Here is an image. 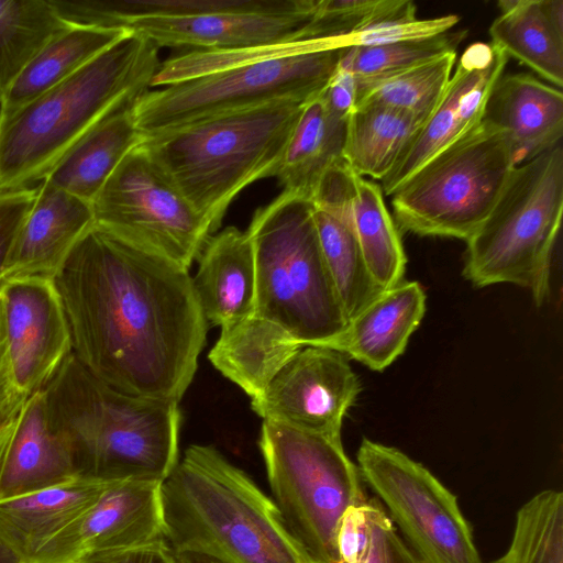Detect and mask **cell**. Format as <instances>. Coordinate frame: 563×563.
Listing matches in <instances>:
<instances>
[{
    "label": "cell",
    "instance_id": "obj_1",
    "mask_svg": "<svg viewBox=\"0 0 563 563\" xmlns=\"http://www.w3.org/2000/svg\"><path fill=\"white\" fill-rule=\"evenodd\" d=\"M73 355L115 391L179 402L208 323L189 271L93 224L54 278Z\"/></svg>",
    "mask_w": 563,
    "mask_h": 563
},
{
    "label": "cell",
    "instance_id": "obj_2",
    "mask_svg": "<svg viewBox=\"0 0 563 563\" xmlns=\"http://www.w3.org/2000/svg\"><path fill=\"white\" fill-rule=\"evenodd\" d=\"M159 48L129 31L74 75L0 112V192L42 181L103 118L150 88Z\"/></svg>",
    "mask_w": 563,
    "mask_h": 563
},
{
    "label": "cell",
    "instance_id": "obj_3",
    "mask_svg": "<svg viewBox=\"0 0 563 563\" xmlns=\"http://www.w3.org/2000/svg\"><path fill=\"white\" fill-rule=\"evenodd\" d=\"M43 391L51 427L80 475L164 482L178 463L179 402L115 391L73 354Z\"/></svg>",
    "mask_w": 563,
    "mask_h": 563
},
{
    "label": "cell",
    "instance_id": "obj_4",
    "mask_svg": "<svg viewBox=\"0 0 563 563\" xmlns=\"http://www.w3.org/2000/svg\"><path fill=\"white\" fill-rule=\"evenodd\" d=\"M165 539L224 563H310L274 504L211 445L186 449L162 484Z\"/></svg>",
    "mask_w": 563,
    "mask_h": 563
},
{
    "label": "cell",
    "instance_id": "obj_5",
    "mask_svg": "<svg viewBox=\"0 0 563 563\" xmlns=\"http://www.w3.org/2000/svg\"><path fill=\"white\" fill-rule=\"evenodd\" d=\"M305 102L280 99L202 118L144 136L141 146L214 232L243 189L275 176Z\"/></svg>",
    "mask_w": 563,
    "mask_h": 563
},
{
    "label": "cell",
    "instance_id": "obj_6",
    "mask_svg": "<svg viewBox=\"0 0 563 563\" xmlns=\"http://www.w3.org/2000/svg\"><path fill=\"white\" fill-rule=\"evenodd\" d=\"M256 272L255 313L301 345L327 346L347 320L328 272L311 201L283 191L246 230Z\"/></svg>",
    "mask_w": 563,
    "mask_h": 563
},
{
    "label": "cell",
    "instance_id": "obj_7",
    "mask_svg": "<svg viewBox=\"0 0 563 563\" xmlns=\"http://www.w3.org/2000/svg\"><path fill=\"white\" fill-rule=\"evenodd\" d=\"M562 214L561 142L515 167L493 210L466 241L464 278L475 287H522L542 305L550 294Z\"/></svg>",
    "mask_w": 563,
    "mask_h": 563
},
{
    "label": "cell",
    "instance_id": "obj_8",
    "mask_svg": "<svg viewBox=\"0 0 563 563\" xmlns=\"http://www.w3.org/2000/svg\"><path fill=\"white\" fill-rule=\"evenodd\" d=\"M260 449L272 499L310 563H342L336 533L347 508L367 503L357 464L341 437L263 420Z\"/></svg>",
    "mask_w": 563,
    "mask_h": 563
},
{
    "label": "cell",
    "instance_id": "obj_9",
    "mask_svg": "<svg viewBox=\"0 0 563 563\" xmlns=\"http://www.w3.org/2000/svg\"><path fill=\"white\" fill-rule=\"evenodd\" d=\"M516 166L507 134L483 119L390 195L394 220L410 233L466 242L493 210Z\"/></svg>",
    "mask_w": 563,
    "mask_h": 563
},
{
    "label": "cell",
    "instance_id": "obj_10",
    "mask_svg": "<svg viewBox=\"0 0 563 563\" xmlns=\"http://www.w3.org/2000/svg\"><path fill=\"white\" fill-rule=\"evenodd\" d=\"M342 49L340 41L323 40L303 49L147 90L133 104L137 128L150 136L275 100L308 101L320 95L335 73Z\"/></svg>",
    "mask_w": 563,
    "mask_h": 563
},
{
    "label": "cell",
    "instance_id": "obj_11",
    "mask_svg": "<svg viewBox=\"0 0 563 563\" xmlns=\"http://www.w3.org/2000/svg\"><path fill=\"white\" fill-rule=\"evenodd\" d=\"M95 224L189 271L213 233L141 144L91 203Z\"/></svg>",
    "mask_w": 563,
    "mask_h": 563
},
{
    "label": "cell",
    "instance_id": "obj_12",
    "mask_svg": "<svg viewBox=\"0 0 563 563\" xmlns=\"http://www.w3.org/2000/svg\"><path fill=\"white\" fill-rule=\"evenodd\" d=\"M356 460L364 483L422 563H483L457 497L426 466L366 438Z\"/></svg>",
    "mask_w": 563,
    "mask_h": 563
},
{
    "label": "cell",
    "instance_id": "obj_13",
    "mask_svg": "<svg viewBox=\"0 0 563 563\" xmlns=\"http://www.w3.org/2000/svg\"><path fill=\"white\" fill-rule=\"evenodd\" d=\"M361 390L349 358L330 347L303 345L251 407L263 420L341 437L343 419Z\"/></svg>",
    "mask_w": 563,
    "mask_h": 563
},
{
    "label": "cell",
    "instance_id": "obj_14",
    "mask_svg": "<svg viewBox=\"0 0 563 563\" xmlns=\"http://www.w3.org/2000/svg\"><path fill=\"white\" fill-rule=\"evenodd\" d=\"M0 302L18 390H43L73 354L70 332L54 279L0 280Z\"/></svg>",
    "mask_w": 563,
    "mask_h": 563
},
{
    "label": "cell",
    "instance_id": "obj_15",
    "mask_svg": "<svg viewBox=\"0 0 563 563\" xmlns=\"http://www.w3.org/2000/svg\"><path fill=\"white\" fill-rule=\"evenodd\" d=\"M162 484L112 482L93 506L41 548L32 563H79L89 554L165 538Z\"/></svg>",
    "mask_w": 563,
    "mask_h": 563
},
{
    "label": "cell",
    "instance_id": "obj_16",
    "mask_svg": "<svg viewBox=\"0 0 563 563\" xmlns=\"http://www.w3.org/2000/svg\"><path fill=\"white\" fill-rule=\"evenodd\" d=\"M317 0H256L247 8L175 19H139L125 29L158 48L236 49L301 41Z\"/></svg>",
    "mask_w": 563,
    "mask_h": 563
},
{
    "label": "cell",
    "instance_id": "obj_17",
    "mask_svg": "<svg viewBox=\"0 0 563 563\" xmlns=\"http://www.w3.org/2000/svg\"><path fill=\"white\" fill-rule=\"evenodd\" d=\"M508 59V55L492 43L476 42L464 49L438 106L380 181L384 195L390 196L433 155L481 124L489 96Z\"/></svg>",
    "mask_w": 563,
    "mask_h": 563
},
{
    "label": "cell",
    "instance_id": "obj_18",
    "mask_svg": "<svg viewBox=\"0 0 563 563\" xmlns=\"http://www.w3.org/2000/svg\"><path fill=\"white\" fill-rule=\"evenodd\" d=\"M311 202L347 222L382 291L402 282L407 256L380 185L358 175L342 159L323 176Z\"/></svg>",
    "mask_w": 563,
    "mask_h": 563
},
{
    "label": "cell",
    "instance_id": "obj_19",
    "mask_svg": "<svg viewBox=\"0 0 563 563\" xmlns=\"http://www.w3.org/2000/svg\"><path fill=\"white\" fill-rule=\"evenodd\" d=\"M80 475L48 421L43 390L0 415V500Z\"/></svg>",
    "mask_w": 563,
    "mask_h": 563
},
{
    "label": "cell",
    "instance_id": "obj_20",
    "mask_svg": "<svg viewBox=\"0 0 563 563\" xmlns=\"http://www.w3.org/2000/svg\"><path fill=\"white\" fill-rule=\"evenodd\" d=\"M95 224L92 206L43 179L7 257L0 280L54 279L69 254Z\"/></svg>",
    "mask_w": 563,
    "mask_h": 563
},
{
    "label": "cell",
    "instance_id": "obj_21",
    "mask_svg": "<svg viewBox=\"0 0 563 563\" xmlns=\"http://www.w3.org/2000/svg\"><path fill=\"white\" fill-rule=\"evenodd\" d=\"M111 483L78 475L0 500V550L19 563H32L41 548L93 506Z\"/></svg>",
    "mask_w": 563,
    "mask_h": 563
},
{
    "label": "cell",
    "instance_id": "obj_22",
    "mask_svg": "<svg viewBox=\"0 0 563 563\" xmlns=\"http://www.w3.org/2000/svg\"><path fill=\"white\" fill-rule=\"evenodd\" d=\"M426 299L418 282H401L364 306L325 347L380 372L406 350L424 316Z\"/></svg>",
    "mask_w": 563,
    "mask_h": 563
},
{
    "label": "cell",
    "instance_id": "obj_23",
    "mask_svg": "<svg viewBox=\"0 0 563 563\" xmlns=\"http://www.w3.org/2000/svg\"><path fill=\"white\" fill-rule=\"evenodd\" d=\"M484 119L507 134L518 166L562 142L563 95L530 74L503 75Z\"/></svg>",
    "mask_w": 563,
    "mask_h": 563
},
{
    "label": "cell",
    "instance_id": "obj_24",
    "mask_svg": "<svg viewBox=\"0 0 563 563\" xmlns=\"http://www.w3.org/2000/svg\"><path fill=\"white\" fill-rule=\"evenodd\" d=\"M198 260L191 280L207 323L223 327L255 311V258L247 231L228 227L210 236Z\"/></svg>",
    "mask_w": 563,
    "mask_h": 563
},
{
    "label": "cell",
    "instance_id": "obj_25",
    "mask_svg": "<svg viewBox=\"0 0 563 563\" xmlns=\"http://www.w3.org/2000/svg\"><path fill=\"white\" fill-rule=\"evenodd\" d=\"M302 346L282 328L253 312L221 327L208 358L253 399Z\"/></svg>",
    "mask_w": 563,
    "mask_h": 563
},
{
    "label": "cell",
    "instance_id": "obj_26",
    "mask_svg": "<svg viewBox=\"0 0 563 563\" xmlns=\"http://www.w3.org/2000/svg\"><path fill=\"white\" fill-rule=\"evenodd\" d=\"M134 101L123 103L103 118L64 155L44 179L92 203L123 158L144 140L136 124Z\"/></svg>",
    "mask_w": 563,
    "mask_h": 563
},
{
    "label": "cell",
    "instance_id": "obj_27",
    "mask_svg": "<svg viewBox=\"0 0 563 563\" xmlns=\"http://www.w3.org/2000/svg\"><path fill=\"white\" fill-rule=\"evenodd\" d=\"M128 33L125 29L69 24L38 49L0 95V112L13 111L64 81Z\"/></svg>",
    "mask_w": 563,
    "mask_h": 563
},
{
    "label": "cell",
    "instance_id": "obj_28",
    "mask_svg": "<svg viewBox=\"0 0 563 563\" xmlns=\"http://www.w3.org/2000/svg\"><path fill=\"white\" fill-rule=\"evenodd\" d=\"M346 121L319 96L303 103L274 176L284 191L312 200L323 176L343 159Z\"/></svg>",
    "mask_w": 563,
    "mask_h": 563
},
{
    "label": "cell",
    "instance_id": "obj_29",
    "mask_svg": "<svg viewBox=\"0 0 563 563\" xmlns=\"http://www.w3.org/2000/svg\"><path fill=\"white\" fill-rule=\"evenodd\" d=\"M426 121L377 103L357 106L346 121L343 159L358 175L382 181Z\"/></svg>",
    "mask_w": 563,
    "mask_h": 563
},
{
    "label": "cell",
    "instance_id": "obj_30",
    "mask_svg": "<svg viewBox=\"0 0 563 563\" xmlns=\"http://www.w3.org/2000/svg\"><path fill=\"white\" fill-rule=\"evenodd\" d=\"M489 26L492 44L538 73L550 85H563V38L547 21L540 0H500Z\"/></svg>",
    "mask_w": 563,
    "mask_h": 563
},
{
    "label": "cell",
    "instance_id": "obj_31",
    "mask_svg": "<svg viewBox=\"0 0 563 563\" xmlns=\"http://www.w3.org/2000/svg\"><path fill=\"white\" fill-rule=\"evenodd\" d=\"M456 63V52L399 71L356 78L355 108L377 103L429 119Z\"/></svg>",
    "mask_w": 563,
    "mask_h": 563
},
{
    "label": "cell",
    "instance_id": "obj_32",
    "mask_svg": "<svg viewBox=\"0 0 563 563\" xmlns=\"http://www.w3.org/2000/svg\"><path fill=\"white\" fill-rule=\"evenodd\" d=\"M313 219L328 272L349 321L382 290L371 277L347 222L314 206Z\"/></svg>",
    "mask_w": 563,
    "mask_h": 563
},
{
    "label": "cell",
    "instance_id": "obj_33",
    "mask_svg": "<svg viewBox=\"0 0 563 563\" xmlns=\"http://www.w3.org/2000/svg\"><path fill=\"white\" fill-rule=\"evenodd\" d=\"M66 23L49 0H0V95Z\"/></svg>",
    "mask_w": 563,
    "mask_h": 563
},
{
    "label": "cell",
    "instance_id": "obj_34",
    "mask_svg": "<svg viewBox=\"0 0 563 563\" xmlns=\"http://www.w3.org/2000/svg\"><path fill=\"white\" fill-rule=\"evenodd\" d=\"M488 563H563V493L545 489L526 501L507 551Z\"/></svg>",
    "mask_w": 563,
    "mask_h": 563
},
{
    "label": "cell",
    "instance_id": "obj_35",
    "mask_svg": "<svg viewBox=\"0 0 563 563\" xmlns=\"http://www.w3.org/2000/svg\"><path fill=\"white\" fill-rule=\"evenodd\" d=\"M466 34L467 31L457 30L415 41L346 46L342 49L339 66L356 78L386 75L456 52Z\"/></svg>",
    "mask_w": 563,
    "mask_h": 563
},
{
    "label": "cell",
    "instance_id": "obj_36",
    "mask_svg": "<svg viewBox=\"0 0 563 563\" xmlns=\"http://www.w3.org/2000/svg\"><path fill=\"white\" fill-rule=\"evenodd\" d=\"M416 4L408 0H317L300 40H339L347 45L350 36L367 26L388 20L416 18Z\"/></svg>",
    "mask_w": 563,
    "mask_h": 563
},
{
    "label": "cell",
    "instance_id": "obj_37",
    "mask_svg": "<svg viewBox=\"0 0 563 563\" xmlns=\"http://www.w3.org/2000/svg\"><path fill=\"white\" fill-rule=\"evenodd\" d=\"M460 16L446 14L433 19L401 18L373 24L347 38V46H372L432 37L450 31Z\"/></svg>",
    "mask_w": 563,
    "mask_h": 563
},
{
    "label": "cell",
    "instance_id": "obj_38",
    "mask_svg": "<svg viewBox=\"0 0 563 563\" xmlns=\"http://www.w3.org/2000/svg\"><path fill=\"white\" fill-rule=\"evenodd\" d=\"M372 540L365 563H422L397 533L383 504L376 498L367 501Z\"/></svg>",
    "mask_w": 563,
    "mask_h": 563
},
{
    "label": "cell",
    "instance_id": "obj_39",
    "mask_svg": "<svg viewBox=\"0 0 563 563\" xmlns=\"http://www.w3.org/2000/svg\"><path fill=\"white\" fill-rule=\"evenodd\" d=\"M371 540L367 503L347 508L340 520L336 533V547L342 563H365Z\"/></svg>",
    "mask_w": 563,
    "mask_h": 563
},
{
    "label": "cell",
    "instance_id": "obj_40",
    "mask_svg": "<svg viewBox=\"0 0 563 563\" xmlns=\"http://www.w3.org/2000/svg\"><path fill=\"white\" fill-rule=\"evenodd\" d=\"M36 187L0 192V276L15 235L31 209Z\"/></svg>",
    "mask_w": 563,
    "mask_h": 563
},
{
    "label": "cell",
    "instance_id": "obj_41",
    "mask_svg": "<svg viewBox=\"0 0 563 563\" xmlns=\"http://www.w3.org/2000/svg\"><path fill=\"white\" fill-rule=\"evenodd\" d=\"M79 563H180L178 554L165 538L112 551L85 556Z\"/></svg>",
    "mask_w": 563,
    "mask_h": 563
},
{
    "label": "cell",
    "instance_id": "obj_42",
    "mask_svg": "<svg viewBox=\"0 0 563 563\" xmlns=\"http://www.w3.org/2000/svg\"><path fill=\"white\" fill-rule=\"evenodd\" d=\"M319 97L333 117L347 120L355 109L356 77L338 65Z\"/></svg>",
    "mask_w": 563,
    "mask_h": 563
},
{
    "label": "cell",
    "instance_id": "obj_43",
    "mask_svg": "<svg viewBox=\"0 0 563 563\" xmlns=\"http://www.w3.org/2000/svg\"><path fill=\"white\" fill-rule=\"evenodd\" d=\"M23 397L25 396L18 390L14 380L2 306L0 302V412L10 409Z\"/></svg>",
    "mask_w": 563,
    "mask_h": 563
},
{
    "label": "cell",
    "instance_id": "obj_44",
    "mask_svg": "<svg viewBox=\"0 0 563 563\" xmlns=\"http://www.w3.org/2000/svg\"><path fill=\"white\" fill-rule=\"evenodd\" d=\"M540 5L553 31L563 38V1L540 0Z\"/></svg>",
    "mask_w": 563,
    "mask_h": 563
},
{
    "label": "cell",
    "instance_id": "obj_45",
    "mask_svg": "<svg viewBox=\"0 0 563 563\" xmlns=\"http://www.w3.org/2000/svg\"><path fill=\"white\" fill-rule=\"evenodd\" d=\"M180 563H224L214 558L199 553H181L178 554Z\"/></svg>",
    "mask_w": 563,
    "mask_h": 563
},
{
    "label": "cell",
    "instance_id": "obj_46",
    "mask_svg": "<svg viewBox=\"0 0 563 563\" xmlns=\"http://www.w3.org/2000/svg\"><path fill=\"white\" fill-rule=\"evenodd\" d=\"M0 563H19L4 551L0 550Z\"/></svg>",
    "mask_w": 563,
    "mask_h": 563
},
{
    "label": "cell",
    "instance_id": "obj_47",
    "mask_svg": "<svg viewBox=\"0 0 563 563\" xmlns=\"http://www.w3.org/2000/svg\"><path fill=\"white\" fill-rule=\"evenodd\" d=\"M11 408H12V407H11ZM11 408H10V409H11ZM8 410H9V409H8ZM8 410H5V411H8ZM5 411H1V412H0V415L4 413Z\"/></svg>",
    "mask_w": 563,
    "mask_h": 563
}]
</instances>
